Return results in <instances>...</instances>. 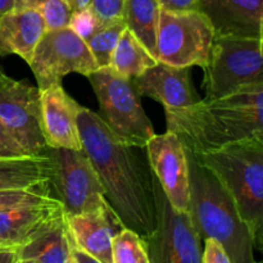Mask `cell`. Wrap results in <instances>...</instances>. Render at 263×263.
<instances>
[{
	"label": "cell",
	"mask_w": 263,
	"mask_h": 263,
	"mask_svg": "<svg viewBox=\"0 0 263 263\" xmlns=\"http://www.w3.org/2000/svg\"><path fill=\"white\" fill-rule=\"evenodd\" d=\"M80 138L94 166L108 204L121 221L145 239L156 228L154 175L144 148L133 146L118 138L102 116L80 108Z\"/></svg>",
	"instance_id": "obj_1"
},
{
	"label": "cell",
	"mask_w": 263,
	"mask_h": 263,
	"mask_svg": "<svg viewBox=\"0 0 263 263\" xmlns=\"http://www.w3.org/2000/svg\"><path fill=\"white\" fill-rule=\"evenodd\" d=\"M166 122L167 131L176 134L185 151L195 156L263 135V84L166 110Z\"/></svg>",
	"instance_id": "obj_2"
},
{
	"label": "cell",
	"mask_w": 263,
	"mask_h": 263,
	"mask_svg": "<svg viewBox=\"0 0 263 263\" xmlns=\"http://www.w3.org/2000/svg\"><path fill=\"white\" fill-rule=\"evenodd\" d=\"M189 166V215L202 240L215 239L233 263H261L248 226L217 177L186 152Z\"/></svg>",
	"instance_id": "obj_3"
},
{
	"label": "cell",
	"mask_w": 263,
	"mask_h": 263,
	"mask_svg": "<svg viewBox=\"0 0 263 263\" xmlns=\"http://www.w3.org/2000/svg\"><path fill=\"white\" fill-rule=\"evenodd\" d=\"M195 157L225 187L251 231L254 247L262 251L263 135L251 136Z\"/></svg>",
	"instance_id": "obj_4"
},
{
	"label": "cell",
	"mask_w": 263,
	"mask_h": 263,
	"mask_svg": "<svg viewBox=\"0 0 263 263\" xmlns=\"http://www.w3.org/2000/svg\"><path fill=\"white\" fill-rule=\"evenodd\" d=\"M87 79L99 102L102 118L110 130L130 145L145 148L156 133L133 80L120 76L109 67L97 69Z\"/></svg>",
	"instance_id": "obj_5"
},
{
	"label": "cell",
	"mask_w": 263,
	"mask_h": 263,
	"mask_svg": "<svg viewBox=\"0 0 263 263\" xmlns=\"http://www.w3.org/2000/svg\"><path fill=\"white\" fill-rule=\"evenodd\" d=\"M262 41L263 39L215 36L210 61L203 68L205 99L263 84Z\"/></svg>",
	"instance_id": "obj_6"
},
{
	"label": "cell",
	"mask_w": 263,
	"mask_h": 263,
	"mask_svg": "<svg viewBox=\"0 0 263 263\" xmlns=\"http://www.w3.org/2000/svg\"><path fill=\"white\" fill-rule=\"evenodd\" d=\"M215 31L198 10H164L159 13L156 59L179 68L202 67L210 61Z\"/></svg>",
	"instance_id": "obj_7"
},
{
	"label": "cell",
	"mask_w": 263,
	"mask_h": 263,
	"mask_svg": "<svg viewBox=\"0 0 263 263\" xmlns=\"http://www.w3.org/2000/svg\"><path fill=\"white\" fill-rule=\"evenodd\" d=\"M53 163L50 186L66 215H79L108 205L104 187L85 151L49 148Z\"/></svg>",
	"instance_id": "obj_8"
},
{
	"label": "cell",
	"mask_w": 263,
	"mask_h": 263,
	"mask_svg": "<svg viewBox=\"0 0 263 263\" xmlns=\"http://www.w3.org/2000/svg\"><path fill=\"white\" fill-rule=\"evenodd\" d=\"M156 228L144 239L149 263H202V239L186 212L167 200L154 176Z\"/></svg>",
	"instance_id": "obj_9"
},
{
	"label": "cell",
	"mask_w": 263,
	"mask_h": 263,
	"mask_svg": "<svg viewBox=\"0 0 263 263\" xmlns=\"http://www.w3.org/2000/svg\"><path fill=\"white\" fill-rule=\"evenodd\" d=\"M28 66L37 81L39 90L61 84L62 79L69 73L87 77L99 69L87 44L68 26L45 31Z\"/></svg>",
	"instance_id": "obj_10"
},
{
	"label": "cell",
	"mask_w": 263,
	"mask_h": 263,
	"mask_svg": "<svg viewBox=\"0 0 263 263\" xmlns=\"http://www.w3.org/2000/svg\"><path fill=\"white\" fill-rule=\"evenodd\" d=\"M0 121L30 156L44 153L39 87L0 74Z\"/></svg>",
	"instance_id": "obj_11"
},
{
	"label": "cell",
	"mask_w": 263,
	"mask_h": 263,
	"mask_svg": "<svg viewBox=\"0 0 263 263\" xmlns=\"http://www.w3.org/2000/svg\"><path fill=\"white\" fill-rule=\"evenodd\" d=\"M149 166L170 204L179 212L189 210V166L186 151L176 134H154L145 145Z\"/></svg>",
	"instance_id": "obj_12"
},
{
	"label": "cell",
	"mask_w": 263,
	"mask_h": 263,
	"mask_svg": "<svg viewBox=\"0 0 263 263\" xmlns=\"http://www.w3.org/2000/svg\"><path fill=\"white\" fill-rule=\"evenodd\" d=\"M40 105L41 130L46 146L82 151L77 123L81 105L64 91L62 84L40 90Z\"/></svg>",
	"instance_id": "obj_13"
},
{
	"label": "cell",
	"mask_w": 263,
	"mask_h": 263,
	"mask_svg": "<svg viewBox=\"0 0 263 263\" xmlns=\"http://www.w3.org/2000/svg\"><path fill=\"white\" fill-rule=\"evenodd\" d=\"M215 36L263 39V0H198Z\"/></svg>",
	"instance_id": "obj_14"
},
{
	"label": "cell",
	"mask_w": 263,
	"mask_h": 263,
	"mask_svg": "<svg viewBox=\"0 0 263 263\" xmlns=\"http://www.w3.org/2000/svg\"><path fill=\"white\" fill-rule=\"evenodd\" d=\"M63 212L57 197L0 211V251H18Z\"/></svg>",
	"instance_id": "obj_15"
},
{
	"label": "cell",
	"mask_w": 263,
	"mask_h": 263,
	"mask_svg": "<svg viewBox=\"0 0 263 263\" xmlns=\"http://www.w3.org/2000/svg\"><path fill=\"white\" fill-rule=\"evenodd\" d=\"M66 222L77 249L102 263H112L113 236L123 226L109 204L90 212L66 215Z\"/></svg>",
	"instance_id": "obj_16"
},
{
	"label": "cell",
	"mask_w": 263,
	"mask_h": 263,
	"mask_svg": "<svg viewBox=\"0 0 263 263\" xmlns=\"http://www.w3.org/2000/svg\"><path fill=\"white\" fill-rule=\"evenodd\" d=\"M133 82L140 97L162 103L164 110L182 109L200 100L190 80V68H179L158 62Z\"/></svg>",
	"instance_id": "obj_17"
},
{
	"label": "cell",
	"mask_w": 263,
	"mask_h": 263,
	"mask_svg": "<svg viewBox=\"0 0 263 263\" xmlns=\"http://www.w3.org/2000/svg\"><path fill=\"white\" fill-rule=\"evenodd\" d=\"M45 31L37 12L12 8L0 15V57L15 54L28 64Z\"/></svg>",
	"instance_id": "obj_18"
},
{
	"label": "cell",
	"mask_w": 263,
	"mask_h": 263,
	"mask_svg": "<svg viewBox=\"0 0 263 263\" xmlns=\"http://www.w3.org/2000/svg\"><path fill=\"white\" fill-rule=\"evenodd\" d=\"M72 246L66 212H63L15 253L20 259H33L39 263H66L71 256Z\"/></svg>",
	"instance_id": "obj_19"
},
{
	"label": "cell",
	"mask_w": 263,
	"mask_h": 263,
	"mask_svg": "<svg viewBox=\"0 0 263 263\" xmlns=\"http://www.w3.org/2000/svg\"><path fill=\"white\" fill-rule=\"evenodd\" d=\"M53 163L44 151L37 156L0 158V190L32 189L49 184Z\"/></svg>",
	"instance_id": "obj_20"
},
{
	"label": "cell",
	"mask_w": 263,
	"mask_h": 263,
	"mask_svg": "<svg viewBox=\"0 0 263 263\" xmlns=\"http://www.w3.org/2000/svg\"><path fill=\"white\" fill-rule=\"evenodd\" d=\"M157 63L158 61L149 53L148 49L128 28H125L118 39L108 67L120 76L134 80Z\"/></svg>",
	"instance_id": "obj_21"
},
{
	"label": "cell",
	"mask_w": 263,
	"mask_h": 263,
	"mask_svg": "<svg viewBox=\"0 0 263 263\" xmlns=\"http://www.w3.org/2000/svg\"><path fill=\"white\" fill-rule=\"evenodd\" d=\"M161 9L157 0H126L122 15L126 28L135 35L153 57L156 54L157 30Z\"/></svg>",
	"instance_id": "obj_22"
},
{
	"label": "cell",
	"mask_w": 263,
	"mask_h": 263,
	"mask_svg": "<svg viewBox=\"0 0 263 263\" xmlns=\"http://www.w3.org/2000/svg\"><path fill=\"white\" fill-rule=\"evenodd\" d=\"M125 28L126 25L123 22V18H117V20L102 23L94 35L87 40V46L99 68L109 66L113 50Z\"/></svg>",
	"instance_id": "obj_23"
},
{
	"label": "cell",
	"mask_w": 263,
	"mask_h": 263,
	"mask_svg": "<svg viewBox=\"0 0 263 263\" xmlns=\"http://www.w3.org/2000/svg\"><path fill=\"white\" fill-rule=\"evenodd\" d=\"M13 8L37 12L45 23L46 31L67 27L72 13L63 0H13Z\"/></svg>",
	"instance_id": "obj_24"
},
{
	"label": "cell",
	"mask_w": 263,
	"mask_h": 263,
	"mask_svg": "<svg viewBox=\"0 0 263 263\" xmlns=\"http://www.w3.org/2000/svg\"><path fill=\"white\" fill-rule=\"evenodd\" d=\"M112 263H149L144 239L130 229H121L113 236Z\"/></svg>",
	"instance_id": "obj_25"
},
{
	"label": "cell",
	"mask_w": 263,
	"mask_h": 263,
	"mask_svg": "<svg viewBox=\"0 0 263 263\" xmlns=\"http://www.w3.org/2000/svg\"><path fill=\"white\" fill-rule=\"evenodd\" d=\"M51 193H53V189L50 186V182L32 187V189L0 190V211L31 204V203L45 200L50 197H55Z\"/></svg>",
	"instance_id": "obj_26"
},
{
	"label": "cell",
	"mask_w": 263,
	"mask_h": 263,
	"mask_svg": "<svg viewBox=\"0 0 263 263\" xmlns=\"http://www.w3.org/2000/svg\"><path fill=\"white\" fill-rule=\"evenodd\" d=\"M100 25L102 23L98 20L95 13L90 9V7L72 12L68 22V27L85 43H87V40L94 35Z\"/></svg>",
	"instance_id": "obj_27"
},
{
	"label": "cell",
	"mask_w": 263,
	"mask_h": 263,
	"mask_svg": "<svg viewBox=\"0 0 263 263\" xmlns=\"http://www.w3.org/2000/svg\"><path fill=\"white\" fill-rule=\"evenodd\" d=\"M126 0H91L90 9L95 13L100 23L122 18Z\"/></svg>",
	"instance_id": "obj_28"
},
{
	"label": "cell",
	"mask_w": 263,
	"mask_h": 263,
	"mask_svg": "<svg viewBox=\"0 0 263 263\" xmlns=\"http://www.w3.org/2000/svg\"><path fill=\"white\" fill-rule=\"evenodd\" d=\"M30 154L15 140L7 126L0 121V158H22Z\"/></svg>",
	"instance_id": "obj_29"
},
{
	"label": "cell",
	"mask_w": 263,
	"mask_h": 263,
	"mask_svg": "<svg viewBox=\"0 0 263 263\" xmlns=\"http://www.w3.org/2000/svg\"><path fill=\"white\" fill-rule=\"evenodd\" d=\"M203 247L202 263H233L228 252L215 239H205Z\"/></svg>",
	"instance_id": "obj_30"
},
{
	"label": "cell",
	"mask_w": 263,
	"mask_h": 263,
	"mask_svg": "<svg viewBox=\"0 0 263 263\" xmlns=\"http://www.w3.org/2000/svg\"><path fill=\"white\" fill-rule=\"evenodd\" d=\"M164 10H197L198 0H157Z\"/></svg>",
	"instance_id": "obj_31"
},
{
	"label": "cell",
	"mask_w": 263,
	"mask_h": 263,
	"mask_svg": "<svg viewBox=\"0 0 263 263\" xmlns=\"http://www.w3.org/2000/svg\"><path fill=\"white\" fill-rule=\"evenodd\" d=\"M71 254L73 256V258L76 259L77 263H102V262L98 261V259H95L94 257L89 256V254L85 253V252L77 249L74 246H72Z\"/></svg>",
	"instance_id": "obj_32"
},
{
	"label": "cell",
	"mask_w": 263,
	"mask_h": 263,
	"mask_svg": "<svg viewBox=\"0 0 263 263\" xmlns=\"http://www.w3.org/2000/svg\"><path fill=\"white\" fill-rule=\"evenodd\" d=\"M63 2L68 5L72 12H76V10H81L89 7L91 0H63Z\"/></svg>",
	"instance_id": "obj_33"
},
{
	"label": "cell",
	"mask_w": 263,
	"mask_h": 263,
	"mask_svg": "<svg viewBox=\"0 0 263 263\" xmlns=\"http://www.w3.org/2000/svg\"><path fill=\"white\" fill-rule=\"evenodd\" d=\"M0 263H18L15 251H0Z\"/></svg>",
	"instance_id": "obj_34"
},
{
	"label": "cell",
	"mask_w": 263,
	"mask_h": 263,
	"mask_svg": "<svg viewBox=\"0 0 263 263\" xmlns=\"http://www.w3.org/2000/svg\"><path fill=\"white\" fill-rule=\"evenodd\" d=\"M13 8V0H0V15Z\"/></svg>",
	"instance_id": "obj_35"
},
{
	"label": "cell",
	"mask_w": 263,
	"mask_h": 263,
	"mask_svg": "<svg viewBox=\"0 0 263 263\" xmlns=\"http://www.w3.org/2000/svg\"><path fill=\"white\" fill-rule=\"evenodd\" d=\"M18 263H39V262L33 261V259H20L18 258Z\"/></svg>",
	"instance_id": "obj_36"
},
{
	"label": "cell",
	"mask_w": 263,
	"mask_h": 263,
	"mask_svg": "<svg viewBox=\"0 0 263 263\" xmlns=\"http://www.w3.org/2000/svg\"><path fill=\"white\" fill-rule=\"evenodd\" d=\"M66 263H77V262H76V259L73 258V256L71 254V256H69V258H68V261H67Z\"/></svg>",
	"instance_id": "obj_37"
},
{
	"label": "cell",
	"mask_w": 263,
	"mask_h": 263,
	"mask_svg": "<svg viewBox=\"0 0 263 263\" xmlns=\"http://www.w3.org/2000/svg\"><path fill=\"white\" fill-rule=\"evenodd\" d=\"M2 73H4V72H3V67H2V64H0V74Z\"/></svg>",
	"instance_id": "obj_38"
}]
</instances>
